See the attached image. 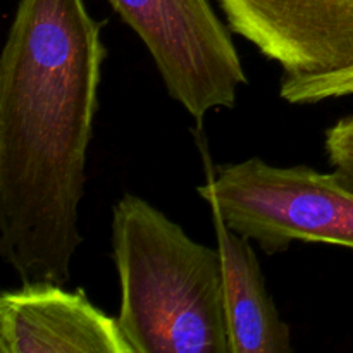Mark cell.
<instances>
[{
  "label": "cell",
  "mask_w": 353,
  "mask_h": 353,
  "mask_svg": "<svg viewBox=\"0 0 353 353\" xmlns=\"http://www.w3.org/2000/svg\"><path fill=\"white\" fill-rule=\"evenodd\" d=\"M205 203L212 216L217 252L223 265L230 353L292 352V330L279 317L278 307L269 295L250 240L228 226L216 203Z\"/></svg>",
  "instance_id": "7"
},
{
  "label": "cell",
  "mask_w": 353,
  "mask_h": 353,
  "mask_svg": "<svg viewBox=\"0 0 353 353\" xmlns=\"http://www.w3.org/2000/svg\"><path fill=\"white\" fill-rule=\"evenodd\" d=\"M138 34L165 92L202 130L207 114L233 109L248 83L228 24L209 0H109Z\"/></svg>",
  "instance_id": "4"
},
{
  "label": "cell",
  "mask_w": 353,
  "mask_h": 353,
  "mask_svg": "<svg viewBox=\"0 0 353 353\" xmlns=\"http://www.w3.org/2000/svg\"><path fill=\"white\" fill-rule=\"evenodd\" d=\"M0 353H133L117 317L85 290L21 283L0 295Z\"/></svg>",
  "instance_id": "6"
},
{
  "label": "cell",
  "mask_w": 353,
  "mask_h": 353,
  "mask_svg": "<svg viewBox=\"0 0 353 353\" xmlns=\"http://www.w3.org/2000/svg\"><path fill=\"white\" fill-rule=\"evenodd\" d=\"M324 148L338 178L353 188V116L341 117L327 128Z\"/></svg>",
  "instance_id": "9"
},
{
  "label": "cell",
  "mask_w": 353,
  "mask_h": 353,
  "mask_svg": "<svg viewBox=\"0 0 353 353\" xmlns=\"http://www.w3.org/2000/svg\"><path fill=\"white\" fill-rule=\"evenodd\" d=\"M350 95H353V65L319 74H283L279 79V97L295 105H310Z\"/></svg>",
  "instance_id": "8"
},
{
  "label": "cell",
  "mask_w": 353,
  "mask_h": 353,
  "mask_svg": "<svg viewBox=\"0 0 353 353\" xmlns=\"http://www.w3.org/2000/svg\"><path fill=\"white\" fill-rule=\"evenodd\" d=\"M107 48L85 0H19L0 57V257L68 285Z\"/></svg>",
  "instance_id": "1"
},
{
  "label": "cell",
  "mask_w": 353,
  "mask_h": 353,
  "mask_svg": "<svg viewBox=\"0 0 353 353\" xmlns=\"http://www.w3.org/2000/svg\"><path fill=\"white\" fill-rule=\"evenodd\" d=\"M226 24L283 74L353 65V0H219Z\"/></svg>",
  "instance_id": "5"
},
{
  "label": "cell",
  "mask_w": 353,
  "mask_h": 353,
  "mask_svg": "<svg viewBox=\"0 0 353 353\" xmlns=\"http://www.w3.org/2000/svg\"><path fill=\"white\" fill-rule=\"evenodd\" d=\"M110 245L131 352L230 353L217 248L133 193L114 203Z\"/></svg>",
  "instance_id": "2"
},
{
  "label": "cell",
  "mask_w": 353,
  "mask_h": 353,
  "mask_svg": "<svg viewBox=\"0 0 353 353\" xmlns=\"http://www.w3.org/2000/svg\"><path fill=\"white\" fill-rule=\"evenodd\" d=\"M200 148L207 179L199 195L265 254H283L296 241L353 250V188L336 172L276 168L259 157L214 168L202 141Z\"/></svg>",
  "instance_id": "3"
}]
</instances>
